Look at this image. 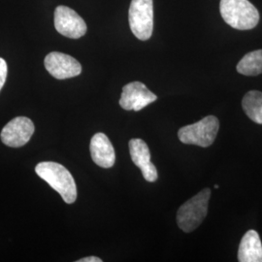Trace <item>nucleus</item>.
Masks as SVG:
<instances>
[{
    "label": "nucleus",
    "mask_w": 262,
    "mask_h": 262,
    "mask_svg": "<svg viewBox=\"0 0 262 262\" xmlns=\"http://www.w3.org/2000/svg\"><path fill=\"white\" fill-rule=\"evenodd\" d=\"M35 172L40 178L43 179L59 193L66 203L72 204L75 202L77 198L75 181L63 165L53 161H44L38 163Z\"/></svg>",
    "instance_id": "nucleus-1"
},
{
    "label": "nucleus",
    "mask_w": 262,
    "mask_h": 262,
    "mask_svg": "<svg viewBox=\"0 0 262 262\" xmlns=\"http://www.w3.org/2000/svg\"><path fill=\"white\" fill-rule=\"evenodd\" d=\"M220 11L225 23L235 29L249 30L259 21V13L249 0H221Z\"/></svg>",
    "instance_id": "nucleus-2"
},
{
    "label": "nucleus",
    "mask_w": 262,
    "mask_h": 262,
    "mask_svg": "<svg viewBox=\"0 0 262 262\" xmlns=\"http://www.w3.org/2000/svg\"><path fill=\"white\" fill-rule=\"evenodd\" d=\"M211 189L204 188L179 208L177 224L184 232H191L202 224L208 213Z\"/></svg>",
    "instance_id": "nucleus-3"
},
{
    "label": "nucleus",
    "mask_w": 262,
    "mask_h": 262,
    "mask_svg": "<svg viewBox=\"0 0 262 262\" xmlns=\"http://www.w3.org/2000/svg\"><path fill=\"white\" fill-rule=\"evenodd\" d=\"M220 129V122L215 116H208L193 124L182 127L178 132L180 141L187 145L206 148L215 141Z\"/></svg>",
    "instance_id": "nucleus-4"
},
{
    "label": "nucleus",
    "mask_w": 262,
    "mask_h": 262,
    "mask_svg": "<svg viewBox=\"0 0 262 262\" xmlns=\"http://www.w3.org/2000/svg\"><path fill=\"white\" fill-rule=\"evenodd\" d=\"M132 33L142 41L150 39L154 30L152 0H132L128 11Z\"/></svg>",
    "instance_id": "nucleus-5"
},
{
    "label": "nucleus",
    "mask_w": 262,
    "mask_h": 262,
    "mask_svg": "<svg viewBox=\"0 0 262 262\" xmlns=\"http://www.w3.org/2000/svg\"><path fill=\"white\" fill-rule=\"evenodd\" d=\"M55 28L66 37L78 39L86 33V24L75 11L66 6H58L55 11Z\"/></svg>",
    "instance_id": "nucleus-6"
},
{
    "label": "nucleus",
    "mask_w": 262,
    "mask_h": 262,
    "mask_svg": "<svg viewBox=\"0 0 262 262\" xmlns=\"http://www.w3.org/2000/svg\"><path fill=\"white\" fill-rule=\"evenodd\" d=\"M34 133V124L27 117H17L1 131V141L8 147L19 148L26 145Z\"/></svg>",
    "instance_id": "nucleus-7"
},
{
    "label": "nucleus",
    "mask_w": 262,
    "mask_h": 262,
    "mask_svg": "<svg viewBox=\"0 0 262 262\" xmlns=\"http://www.w3.org/2000/svg\"><path fill=\"white\" fill-rule=\"evenodd\" d=\"M158 96L141 82H132L122 88L120 105L126 111H141L155 102Z\"/></svg>",
    "instance_id": "nucleus-8"
},
{
    "label": "nucleus",
    "mask_w": 262,
    "mask_h": 262,
    "mask_svg": "<svg viewBox=\"0 0 262 262\" xmlns=\"http://www.w3.org/2000/svg\"><path fill=\"white\" fill-rule=\"evenodd\" d=\"M48 72L57 80H64L80 75L82 66L80 62L71 56L62 53H50L44 60Z\"/></svg>",
    "instance_id": "nucleus-9"
},
{
    "label": "nucleus",
    "mask_w": 262,
    "mask_h": 262,
    "mask_svg": "<svg viewBox=\"0 0 262 262\" xmlns=\"http://www.w3.org/2000/svg\"><path fill=\"white\" fill-rule=\"evenodd\" d=\"M129 151L132 161L140 168L144 179L150 183L156 182L159 177L158 170L150 161V149L148 145L138 138L131 139L129 141Z\"/></svg>",
    "instance_id": "nucleus-10"
},
{
    "label": "nucleus",
    "mask_w": 262,
    "mask_h": 262,
    "mask_svg": "<svg viewBox=\"0 0 262 262\" xmlns=\"http://www.w3.org/2000/svg\"><path fill=\"white\" fill-rule=\"evenodd\" d=\"M90 150L94 163L103 168H110L115 164L116 154L112 143L104 133H96L91 141Z\"/></svg>",
    "instance_id": "nucleus-11"
},
{
    "label": "nucleus",
    "mask_w": 262,
    "mask_h": 262,
    "mask_svg": "<svg viewBox=\"0 0 262 262\" xmlns=\"http://www.w3.org/2000/svg\"><path fill=\"white\" fill-rule=\"evenodd\" d=\"M240 262H262V244L255 230H249L244 235L238 251Z\"/></svg>",
    "instance_id": "nucleus-12"
},
{
    "label": "nucleus",
    "mask_w": 262,
    "mask_h": 262,
    "mask_svg": "<svg viewBox=\"0 0 262 262\" xmlns=\"http://www.w3.org/2000/svg\"><path fill=\"white\" fill-rule=\"evenodd\" d=\"M242 107L247 116L258 124H262V93L251 91L244 96Z\"/></svg>",
    "instance_id": "nucleus-13"
},
{
    "label": "nucleus",
    "mask_w": 262,
    "mask_h": 262,
    "mask_svg": "<svg viewBox=\"0 0 262 262\" xmlns=\"http://www.w3.org/2000/svg\"><path fill=\"white\" fill-rule=\"evenodd\" d=\"M237 71L246 76L262 74V50H256L247 54L237 64Z\"/></svg>",
    "instance_id": "nucleus-14"
},
{
    "label": "nucleus",
    "mask_w": 262,
    "mask_h": 262,
    "mask_svg": "<svg viewBox=\"0 0 262 262\" xmlns=\"http://www.w3.org/2000/svg\"><path fill=\"white\" fill-rule=\"evenodd\" d=\"M7 73H8L7 63H6V61L2 57H0V91L3 88L5 82H6Z\"/></svg>",
    "instance_id": "nucleus-15"
},
{
    "label": "nucleus",
    "mask_w": 262,
    "mask_h": 262,
    "mask_svg": "<svg viewBox=\"0 0 262 262\" xmlns=\"http://www.w3.org/2000/svg\"><path fill=\"white\" fill-rule=\"evenodd\" d=\"M77 262H102V259L96 256H89V257H84L82 259H79Z\"/></svg>",
    "instance_id": "nucleus-16"
},
{
    "label": "nucleus",
    "mask_w": 262,
    "mask_h": 262,
    "mask_svg": "<svg viewBox=\"0 0 262 262\" xmlns=\"http://www.w3.org/2000/svg\"><path fill=\"white\" fill-rule=\"evenodd\" d=\"M215 188H219V186H217V185H215Z\"/></svg>",
    "instance_id": "nucleus-17"
}]
</instances>
